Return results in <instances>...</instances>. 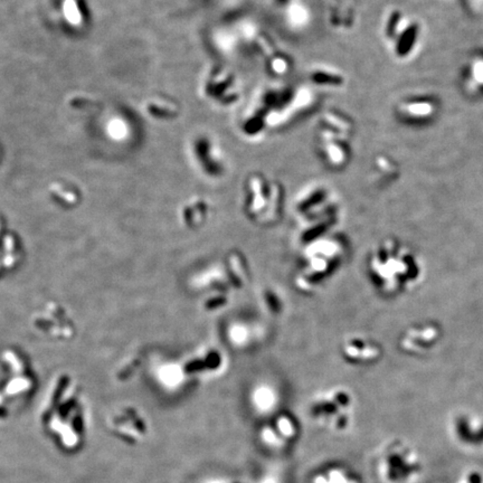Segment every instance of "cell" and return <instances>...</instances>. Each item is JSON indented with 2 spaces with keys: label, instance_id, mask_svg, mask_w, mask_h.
Here are the masks:
<instances>
[{
  "label": "cell",
  "instance_id": "7a4b0ae2",
  "mask_svg": "<svg viewBox=\"0 0 483 483\" xmlns=\"http://www.w3.org/2000/svg\"><path fill=\"white\" fill-rule=\"evenodd\" d=\"M312 423L329 433H347L353 423V400L343 392H329L312 400L309 407Z\"/></svg>",
  "mask_w": 483,
  "mask_h": 483
},
{
  "label": "cell",
  "instance_id": "3957f363",
  "mask_svg": "<svg viewBox=\"0 0 483 483\" xmlns=\"http://www.w3.org/2000/svg\"><path fill=\"white\" fill-rule=\"evenodd\" d=\"M300 425L296 418L281 414L261 427L259 440L261 445L272 451H284L299 440Z\"/></svg>",
  "mask_w": 483,
  "mask_h": 483
},
{
  "label": "cell",
  "instance_id": "9c48e42d",
  "mask_svg": "<svg viewBox=\"0 0 483 483\" xmlns=\"http://www.w3.org/2000/svg\"><path fill=\"white\" fill-rule=\"evenodd\" d=\"M205 483H244L242 481L235 480V479L231 478H214L211 480L206 481Z\"/></svg>",
  "mask_w": 483,
  "mask_h": 483
},
{
  "label": "cell",
  "instance_id": "277c9868",
  "mask_svg": "<svg viewBox=\"0 0 483 483\" xmlns=\"http://www.w3.org/2000/svg\"><path fill=\"white\" fill-rule=\"evenodd\" d=\"M388 37L393 43V47L398 56H407L410 51L413 52L415 43L418 39V26L408 17H402L394 14L388 21Z\"/></svg>",
  "mask_w": 483,
  "mask_h": 483
},
{
  "label": "cell",
  "instance_id": "ba28073f",
  "mask_svg": "<svg viewBox=\"0 0 483 483\" xmlns=\"http://www.w3.org/2000/svg\"><path fill=\"white\" fill-rule=\"evenodd\" d=\"M457 483H483V472L479 470H469L463 473Z\"/></svg>",
  "mask_w": 483,
  "mask_h": 483
},
{
  "label": "cell",
  "instance_id": "5b68a950",
  "mask_svg": "<svg viewBox=\"0 0 483 483\" xmlns=\"http://www.w3.org/2000/svg\"><path fill=\"white\" fill-rule=\"evenodd\" d=\"M113 422L115 435L130 445H138L148 437L149 425L146 418L137 410H123Z\"/></svg>",
  "mask_w": 483,
  "mask_h": 483
},
{
  "label": "cell",
  "instance_id": "8992f818",
  "mask_svg": "<svg viewBox=\"0 0 483 483\" xmlns=\"http://www.w3.org/2000/svg\"><path fill=\"white\" fill-rule=\"evenodd\" d=\"M457 445L464 449H483V422L473 416L455 417L451 425Z\"/></svg>",
  "mask_w": 483,
  "mask_h": 483
},
{
  "label": "cell",
  "instance_id": "52a82bcc",
  "mask_svg": "<svg viewBox=\"0 0 483 483\" xmlns=\"http://www.w3.org/2000/svg\"><path fill=\"white\" fill-rule=\"evenodd\" d=\"M308 483H361L353 469L341 463H327L312 470Z\"/></svg>",
  "mask_w": 483,
  "mask_h": 483
},
{
  "label": "cell",
  "instance_id": "6da1fadb",
  "mask_svg": "<svg viewBox=\"0 0 483 483\" xmlns=\"http://www.w3.org/2000/svg\"><path fill=\"white\" fill-rule=\"evenodd\" d=\"M374 469L380 483H416L423 476L424 463L415 447L393 440L377 451Z\"/></svg>",
  "mask_w": 483,
  "mask_h": 483
}]
</instances>
